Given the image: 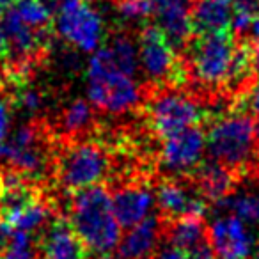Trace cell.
I'll use <instances>...</instances> for the list:
<instances>
[{"label": "cell", "mask_w": 259, "mask_h": 259, "mask_svg": "<svg viewBox=\"0 0 259 259\" xmlns=\"http://www.w3.org/2000/svg\"><path fill=\"white\" fill-rule=\"evenodd\" d=\"M188 68L202 87H240L250 76V48L234 39L233 34H201L188 48Z\"/></svg>", "instance_id": "1"}, {"label": "cell", "mask_w": 259, "mask_h": 259, "mask_svg": "<svg viewBox=\"0 0 259 259\" xmlns=\"http://www.w3.org/2000/svg\"><path fill=\"white\" fill-rule=\"evenodd\" d=\"M69 222L89 250H114L121 241V224L115 219L112 194L101 185L83 188L69 201Z\"/></svg>", "instance_id": "2"}, {"label": "cell", "mask_w": 259, "mask_h": 259, "mask_svg": "<svg viewBox=\"0 0 259 259\" xmlns=\"http://www.w3.org/2000/svg\"><path fill=\"white\" fill-rule=\"evenodd\" d=\"M85 82L87 100L108 114H126L142 100L137 76L122 71L107 47L93 52V57L87 62Z\"/></svg>", "instance_id": "3"}, {"label": "cell", "mask_w": 259, "mask_h": 259, "mask_svg": "<svg viewBox=\"0 0 259 259\" xmlns=\"http://www.w3.org/2000/svg\"><path fill=\"white\" fill-rule=\"evenodd\" d=\"M2 160L22 176L43 185L54 174L55 163L52 134L43 119L32 117L20 124L6 141Z\"/></svg>", "instance_id": "4"}, {"label": "cell", "mask_w": 259, "mask_h": 259, "mask_svg": "<svg viewBox=\"0 0 259 259\" xmlns=\"http://www.w3.org/2000/svg\"><path fill=\"white\" fill-rule=\"evenodd\" d=\"M206 148L213 160L240 170L255 155V124L245 112L220 114L206 134Z\"/></svg>", "instance_id": "5"}, {"label": "cell", "mask_w": 259, "mask_h": 259, "mask_svg": "<svg viewBox=\"0 0 259 259\" xmlns=\"http://www.w3.org/2000/svg\"><path fill=\"white\" fill-rule=\"evenodd\" d=\"M110 170V156L100 144L71 141L55 153L54 176L66 192H78L100 185Z\"/></svg>", "instance_id": "6"}, {"label": "cell", "mask_w": 259, "mask_h": 259, "mask_svg": "<svg viewBox=\"0 0 259 259\" xmlns=\"http://www.w3.org/2000/svg\"><path fill=\"white\" fill-rule=\"evenodd\" d=\"M55 30L73 48L93 54L103 43V16L91 0H59Z\"/></svg>", "instance_id": "7"}, {"label": "cell", "mask_w": 259, "mask_h": 259, "mask_svg": "<svg viewBox=\"0 0 259 259\" xmlns=\"http://www.w3.org/2000/svg\"><path fill=\"white\" fill-rule=\"evenodd\" d=\"M208 112L194 96L180 89H163L151 98L148 105V122L162 139L197 126Z\"/></svg>", "instance_id": "8"}, {"label": "cell", "mask_w": 259, "mask_h": 259, "mask_svg": "<svg viewBox=\"0 0 259 259\" xmlns=\"http://www.w3.org/2000/svg\"><path fill=\"white\" fill-rule=\"evenodd\" d=\"M137 47L139 66L146 80L155 85L180 83L185 80V69L176 57V47H172L158 27H144Z\"/></svg>", "instance_id": "9"}, {"label": "cell", "mask_w": 259, "mask_h": 259, "mask_svg": "<svg viewBox=\"0 0 259 259\" xmlns=\"http://www.w3.org/2000/svg\"><path fill=\"white\" fill-rule=\"evenodd\" d=\"M206 151V134L199 126H190L163 139L160 165L172 176L190 174L202 163Z\"/></svg>", "instance_id": "10"}, {"label": "cell", "mask_w": 259, "mask_h": 259, "mask_svg": "<svg viewBox=\"0 0 259 259\" xmlns=\"http://www.w3.org/2000/svg\"><path fill=\"white\" fill-rule=\"evenodd\" d=\"M208 241L219 259H248L254 250V236L248 224L233 213L217 217L209 224Z\"/></svg>", "instance_id": "11"}, {"label": "cell", "mask_w": 259, "mask_h": 259, "mask_svg": "<svg viewBox=\"0 0 259 259\" xmlns=\"http://www.w3.org/2000/svg\"><path fill=\"white\" fill-rule=\"evenodd\" d=\"M37 259H89V247L69 219L55 215L37 236Z\"/></svg>", "instance_id": "12"}, {"label": "cell", "mask_w": 259, "mask_h": 259, "mask_svg": "<svg viewBox=\"0 0 259 259\" xmlns=\"http://www.w3.org/2000/svg\"><path fill=\"white\" fill-rule=\"evenodd\" d=\"M156 206L165 219L176 220L181 217H204L208 201L204 195L190 185L178 180H165L155 192Z\"/></svg>", "instance_id": "13"}, {"label": "cell", "mask_w": 259, "mask_h": 259, "mask_svg": "<svg viewBox=\"0 0 259 259\" xmlns=\"http://www.w3.org/2000/svg\"><path fill=\"white\" fill-rule=\"evenodd\" d=\"M156 16V27L165 34L172 47L180 48L194 34L192 8L188 0H149Z\"/></svg>", "instance_id": "14"}, {"label": "cell", "mask_w": 259, "mask_h": 259, "mask_svg": "<svg viewBox=\"0 0 259 259\" xmlns=\"http://www.w3.org/2000/svg\"><path fill=\"white\" fill-rule=\"evenodd\" d=\"M112 206L119 224L130 229L151 217L156 195L148 185H124L112 194Z\"/></svg>", "instance_id": "15"}, {"label": "cell", "mask_w": 259, "mask_h": 259, "mask_svg": "<svg viewBox=\"0 0 259 259\" xmlns=\"http://www.w3.org/2000/svg\"><path fill=\"white\" fill-rule=\"evenodd\" d=\"M236 170L211 158V162H202L194 170L195 188L204 195L208 202H220L227 199L236 187Z\"/></svg>", "instance_id": "16"}, {"label": "cell", "mask_w": 259, "mask_h": 259, "mask_svg": "<svg viewBox=\"0 0 259 259\" xmlns=\"http://www.w3.org/2000/svg\"><path fill=\"white\" fill-rule=\"evenodd\" d=\"M162 224L156 217L139 222L130 227L128 233L119 241V252L126 259H149L156 254L162 238Z\"/></svg>", "instance_id": "17"}, {"label": "cell", "mask_w": 259, "mask_h": 259, "mask_svg": "<svg viewBox=\"0 0 259 259\" xmlns=\"http://www.w3.org/2000/svg\"><path fill=\"white\" fill-rule=\"evenodd\" d=\"M192 23L199 36L227 32L233 25V6L226 0H197L192 8Z\"/></svg>", "instance_id": "18"}, {"label": "cell", "mask_w": 259, "mask_h": 259, "mask_svg": "<svg viewBox=\"0 0 259 259\" xmlns=\"http://www.w3.org/2000/svg\"><path fill=\"white\" fill-rule=\"evenodd\" d=\"M165 236L170 245L188 252L208 240V227L202 222V217H181L167 226Z\"/></svg>", "instance_id": "19"}, {"label": "cell", "mask_w": 259, "mask_h": 259, "mask_svg": "<svg viewBox=\"0 0 259 259\" xmlns=\"http://www.w3.org/2000/svg\"><path fill=\"white\" fill-rule=\"evenodd\" d=\"M94 105L89 100H82V98H76V100L69 101L64 108L59 114V130L64 137L75 139L76 135L83 134L93 126L94 121Z\"/></svg>", "instance_id": "20"}, {"label": "cell", "mask_w": 259, "mask_h": 259, "mask_svg": "<svg viewBox=\"0 0 259 259\" xmlns=\"http://www.w3.org/2000/svg\"><path fill=\"white\" fill-rule=\"evenodd\" d=\"M219 206L240 217L248 226H259V192H233Z\"/></svg>", "instance_id": "21"}, {"label": "cell", "mask_w": 259, "mask_h": 259, "mask_svg": "<svg viewBox=\"0 0 259 259\" xmlns=\"http://www.w3.org/2000/svg\"><path fill=\"white\" fill-rule=\"evenodd\" d=\"M107 50L122 71L137 76L141 66H139V47L137 43H134V39H130L128 36H117L112 39Z\"/></svg>", "instance_id": "22"}, {"label": "cell", "mask_w": 259, "mask_h": 259, "mask_svg": "<svg viewBox=\"0 0 259 259\" xmlns=\"http://www.w3.org/2000/svg\"><path fill=\"white\" fill-rule=\"evenodd\" d=\"M11 4L18 11V15L37 30H50L52 9L47 0H11Z\"/></svg>", "instance_id": "23"}, {"label": "cell", "mask_w": 259, "mask_h": 259, "mask_svg": "<svg viewBox=\"0 0 259 259\" xmlns=\"http://www.w3.org/2000/svg\"><path fill=\"white\" fill-rule=\"evenodd\" d=\"M233 25L236 32L250 30V25L259 16V0H233Z\"/></svg>", "instance_id": "24"}, {"label": "cell", "mask_w": 259, "mask_h": 259, "mask_svg": "<svg viewBox=\"0 0 259 259\" xmlns=\"http://www.w3.org/2000/svg\"><path fill=\"white\" fill-rule=\"evenodd\" d=\"M8 259H37V245L34 243L32 234L22 229H13L11 245L6 252Z\"/></svg>", "instance_id": "25"}, {"label": "cell", "mask_w": 259, "mask_h": 259, "mask_svg": "<svg viewBox=\"0 0 259 259\" xmlns=\"http://www.w3.org/2000/svg\"><path fill=\"white\" fill-rule=\"evenodd\" d=\"M151 4L149 0H119L117 15L121 20L128 23L144 22L151 15Z\"/></svg>", "instance_id": "26"}, {"label": "cell", "mask_w": 259, "mask_h": 259, "mask_svg": "<svg viewBox=\"0 0 259 259\" xmlns=\"http://www.w3.org/2000/svg\"><path fill=\"white\" fill-rule=\"evenodd\" d=\"M11 103H9L8 96L0 91V158L4 156V144L8 139L9 126H11Z\"/></svg>", "instance_id": "27"}, {"label": "cell", "mask_w": 259, "mask_h": 259, "mask_svg": "<svg viewBox=\"0 0 259 259\" xmlns=\"http://www.w3.org/2000/svg\"><path fill=\"white\" fill-rule=\"evenodd\" d=\"M245 107H247L248 114L259 119V83H254L245 93Z\"/></svg>", "instance_id": "28"}, {"label": "cell", "mask_w": 259, "mask_h": 259, "mask_svg": "<svg viewBox=\"0 0 259 259\" xmlns=\"http://www.w3.org/2000/svg\"><path fill=\"white\" fill-rule=\"evenodd\" d=\"M188 257L190 259H219L215 254V250H213L211 243H209L208 240L202 241V243H199L197 247L190 248V250L187 252Z\"/></svg>", "instance_id": "29"}, {"label": "cell", "mask_w": 259, "mask_h": 259, "mask_svg": "<svg viewBox=\"0 0 259 259\" xmlns=\"http://www.w3.org/2000/svg\"><path fill=\"white\" fill-rule=\"evenodd\" d=\"M153 259H190L188 254L181 248L174 247V245H165V247L158 248Z\"/></svg>", "instance_id": "30"}, {"label": "cell", "mask_w": 259, "mask_h": 259, "mask_svg": "<svg viewBox=\"0 0 259 259\" xmlns=\"http://www.w3.org/2000/svg\"><path fill=\"white\" fill-rule=\"evenodd\" d=\"M13 238V227L0 220V255H6Z\"/></svg>", "instance_id": "31"}, {"label": "cell", "mask_w": 259, "mask_h": 259, "mask_svg": "<svg viewBox=\"0 0 259 259\" xmlns=\"http://www.w3.org/2000/svg\"><path fill=\"white\" fill-rule=\"evenodd\" d=\"M250 57H252V69L259 76V39H254V47L250 48Z\"/></svg>", "instance_id": "32"}, {"label": "cell", "mask_w": 259, "mask_h": 259, "mask_svg": "<svg viewBox=\"0 0 259 259\" xmlns=\"http://www.w3.org/2000/svg\"><path fill=\"white\" fill-rule=\"evenodd\" d=\"M98 259H126L121 252H114V250H108V252H103V254L98 255Z\"/></svg>", "instance_id": "33"}, {"label": "cell", "mask_w": 259, "mask_h": 259, "mask_svg": "<svg viewBox=\"0 0 259 259\" xmlns=\"http://www.w3.org/2000/svg\"><path fill=\"white\" fill-rule=\"evenodd\" d=\"M250 34H252V37H254V39H259V16L254 20V22H252V25H250Z\"/></svg>", "instance_id": "34"}, {"label": "cell", "mask_w": 259, "mask_h": 259, "mask_svg": "<svg viewBox=\"0 0 259 259\" xmlns=\"http://www.w3.org/2000/svg\"><path fill=\"white\" fill-rule=\"evenodd\" d=\"M11 0H0V23H2V18H4V13H6V8Z\"/></svg>", "instance_id": "35"}, {"label": "cell", "mask_w": 259, "mask_h": 259, "mask_svg": "<svg viewBox=\"0 0 259 259\" xmlns=\"http://www.w3.org/2000/svg\"><path fill=\"white\" fill-rule=\"evenodd\" d=\"M255 156L259 158V124L255 126Z\"/></svg>", "instance_id": "36"}, {"label": "cell", "mask_w": 259, "mask_h": 259, "mask_svg": "<svg viewBox=\"0 0 259 259\" xmlns=\"http://www.w3.org/2000/svg\"><path fill=\"white\" fill-rule=\"evenodd\" d=\"M254 259H259V245H257V248H255V255H254Z\"/></svg>", "instance_id": "37"}, {"label": "cell", "mask_w": 259, "mask_h": 259, "mask_svg": "<svg viewBox=\"0 0 259 259\" xmlns=\"http://www.w3.org/2000/svg\"><path fill=\"white\" fill-rule=\"evenodd\" d=\"M0 259H8V257H6V255H0Z\"/></svg>", "instance_id": "38"}, {"label": "cell", "mask_w": 259, "mask_h": 259, "mask_svg": "<svg viewBox=\"0 0 259 259\" xmlns=\"http://www.w3.org/2000/svg\"><path fill=\"white\" fill-rule=\"evenodd\" d=\"M226 2H233V0H226Z\"/></svg>", "instance_id": "39"}]
</instances>
